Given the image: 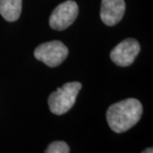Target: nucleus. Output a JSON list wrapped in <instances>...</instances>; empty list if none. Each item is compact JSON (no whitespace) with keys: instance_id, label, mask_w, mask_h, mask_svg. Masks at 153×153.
Returning <instances> with one entry per match:
<instances>
[{"instance_id":"obj_4","label":"nucleus","mask_w":153,"mask_h":153,"mask_svg":"<svg viewBox=\"0 0 153 153\" xmlns=\"http://www.w3.org/2000/svg\"><path fill=\"white\" fill-rule=\"evenodd\" d=\"M79 14V6L74 0H68L58 5L49 19V24L53 30L64 31L75 22Z\"/></svg>"},{"instance_id":"obj_8","label":"nucleus","mask_w":153,"mask_h":153,"mask_svg":"<svg viewBox=\"0 0 153 153\" xmlns=\"http://www.w3.org/2000/svg\"><path fill=\"white\" fill-rule=\"evenodd\" d=\"M44 153H70V147L65 141H53L48 145Z\"/></svg>"},{"instance_id":"obj_1","label":"nucleus","mask_w":153,"mask_h":153,"mask_svg":"<svg viewBox=\"0 0 153 153\" xmlns=\"http://www.w3.org/2000/svg\"><path fill=\"white\" fill-rule=\"evenodd\" d=\"M142 112L141 103L137 99L128 98L112 104L107 109L106 120L113 131L122 133L139 122Z\"/></svg>"},{"instance_id":"obj_3","label":"nucleus","mask_w":153,"mask_h":153,"mask_svg":"<svg viewBox=\"0 0 153 153\" xmlns=\"http://www.w3.org/2000/svg\"><path fill=\"white\" fill-rule=\"evenodd\" d=\"M69 50L60 41H52L41 44L34 51L35 57L49 67L60 65L67 58Z\"/></svg>"},{"instance_id":"obj_5","label":"nucleus","mask_w":153,"mask_h":153,"mask_svg":"<svg viewBox=\"0 0 153 153\" xmlns=\"http://www.w3.org/2000/svg\"><path fill=\"white\" fill-rule=\"evenodd\" d=\"M140 51V45L135 39H125L110 51V58L118 66H129Z\"/></svg>"},{"instance_id":"obj_2","label":"nucleus","mask_w":153,"mask_h":153,"mask_svg":"<svg viewBox=\"0 0 153 153\" xmlns=\"http://www.w3.org/2000/svg\"><path fill=\"white\" fill-rule=\"evenodd\" d=\"M82 89L80 82H68L51 94L48 98V105L54 115H64L73 108L78 94Z\"/></svg>"},{"instance_id":"obj_6","label":"nucleus","mask_w":153,"mask_h":153,"mask_svg":"<svg viewBox=\"0 0 153 153\" xmlns=\"http://www.w3.org/2000/svg\"><path fill=\"white\" fill-rule=\"evenodd\" d=\"M124 12V0H102L100 19L106 26H115L119 23Z\"/></svg>"},{"instance_id":"obj_9","label":"nucleus","mask_w":153,"mask_h":153,"mask_svg":"<svg viewBox=\"0 0 153 153\" xmlns=\"http://www.w3.org/2000/svg\"><path fill=\"white\" fill-rule=\"evenodd\" d=\"M141 153H153V149L151 147H149V148H146L144 151H142Z\"/></svg>"},{"instance_id":"obj_7","label":"nucleus","mask_w":153,"mask_h":153,"mask_svg":"<svg viewBox=\"0 0 153 153\" xmlns=\"http://www.w3.org/2000/svg\"><path fill=\"white\" fill-rule=\"evenodd\" d=\"M21 10L22 0H0V14L6 21H17Z\"/></svg>"}]
</instances>
